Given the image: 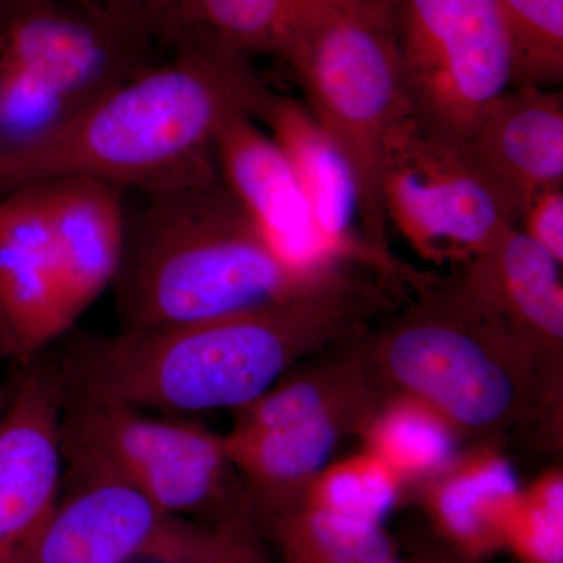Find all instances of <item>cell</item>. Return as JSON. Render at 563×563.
<instances>
[{
    "label": "cell",
    "mask_w": 563,
    "mask_h": 563,
    "mask_svg": "<svg viewBox=\"0 0 563 563\" xmlns=\"http://www.w3.org/2000/svg\"><path fill=\"white\" fill-rule=\"evenodd\" d=\"M306 0H181L169 29L213 36L236 49L276 54L287 40Z\"/></svg>",
    "instance_id": "d6986e66"
},
{
    "label": "cell",
    "mask_w": 563,
    "mask_h": 563,
    "mask_svg": "<svg viewBox=\"0 0 563 563\" xmlns=\"http://www.w3.org/2000/svg\"><path fill=\"white\" fill-rule=\"evenodd\" d=\"M514 47V87L561 88L563 0H498Z\"/></svg>",
    "instance_id": "44dd1931"
},
{
    "label": "cell",
    "mask_w": 563,
    "mask_h": 563,
    "mask_svg": "<svg viewBox=\"0 0 563 563\" xmlns=\"http://www.w3.org/2000/svg\"><path fill=\"white\" fill-rule=\"evenodd\" d=\"M144 195L128 213L113 284L121 331L246 312L317 288L274 255L218 174Z\"/></svg>",
    "instance_id": "7a4b0ae2"
},
{
    "label": "cell",
    "mask_w": 563,
    "mask_h": 563,
    "mask_svg": "<svg viewBox=\"0 0 563 563\" xmlns=\"http://www.w3.org/2000/svg\"><path fill=\"white\" fill-rule=\"evenodd\" d=\"M335 444L328 413L290 428L266 432H236L225 442L229 459L266 485H288L312 476L324 465Z\"/></svg>",
    "instance_id": "ffe728a7"
},
{
    "label": "cell",
    "mask_w": 563,
    "mask_h": 563,
    "mask_svg": "<svg viewBox=\"0 0 563 563\" xmlns=\"http://www.w3.org/2000/svg\"><path fill=\"white\" fill-rule=\"evenodd\" d=\"M60 268L70 325L120 273L128 235L124 190L87 177L38 184Z\"/></svg>",
    "instance_id": "5bb4252c"
},
{
    "label": "cell",
    "mask_w": 563,
    "mask_h": 563,
    "mask_svg": "<svg viewBox=\"0 0 563 563\" xmlns=\"http://www.w3.org/2000/svg\"><path fill=\"white\" fill-rule=\"evenodd\" d=\"M361 187L366 242H385L384 143L412 114L387 0H306L277 52Z\"/></svg>",
    "instance_id": "277c9868"
},
{
    "label": "cell",
    "mask_w": 563,
    "mask_h": 563,
    "mask_svg": "<svg viewBox=\"0 0 563 563\" xmlns=\"http://www.w3.org/2000/svg\"><path fill=\"white\" fill-rule=\"evenodd\" d=\"M504 542L528 563H563V485L550 479L518 499Z\"/></svg>",
    "instance_id": "cb8c5ba5"
},
{
    "label": "cell",
    "mask_w": 563,
    "mask_h": 563,
    "mask_svg": "<svg viewBox=\"0 0 563 563\" xmlns=\"http://www.w3.org/2000/svg\"><path fill=\"white\" fill-rule=\"evenodd\" d=\"M165 62L77 110L46 140L0 157V195L65 177L147 192L218 174L214 141L236 114L255 118L269 90L252 55L192 31Z\"/></svg>",
    "instance_id": "6da1fadb"
},
{
    "label": "cell",
    "mask_w": 563,
    "mask_h": 563,
    "mask_svg": "<svg viewBox=\"0 0 563 563\" xmlns=\"http://www.w3.org/2000/svg\"><path fill=\"white\" fill-rule=\"evenodd\" d=\"M214 165L269 250L292 272L322 277L333 261L314 228L291 163L252 114L231 118L214 141Z\"/></svg>",
    "instance_id": "8fae6325"
},
{
    "label": "cell",
    "mask_w": 563,
    "mask_h": 563,
    "mask_svg": "<svg viewBox=\"0 0 563 563\" xmlns=\"http://www.w3.org/2000/svg\"><path fill=\"white\" fill-rule=\"evenodd\" d=\"M413 117L465 143L514 87V47L498 0H387Z\"/></svg>",
    "instance_id": "5b68a950"
},
{
    "label": "cell",
    "mask_w": 563,
    "mask_h": 563,
    "mask_svg": "<svg viewBox=\"0 0 563 563\" xmlns=\"http://www.w3.org/2000/svg\"><path fill=\"white\" fill-rule=\"evenodd\" d=\"M517 228L563 262V187L533 195L521 209Z\"/></svg>",
    "instance_id": "484cf974"
},
{
    "label": "cell",
    "mask_w": 563,
    "mask_h": 563,
    "mask_svg": "<svg viewBox=\"0 0 563 563\" xmlns=\"http://www.w3.org/2000/svg\"><path fill=\"white\" fill-rule=\"evenodd\" d=\"M384 463L410 473H428L443 468L454 454L450 431L418 409L396 410L385 418L376 437Z\"/></svg>",
    "instance_id": "7402d4cb"
},
{
    "label": "cell",
    "mask_w": 563,
    "mask_h": 563,
    "mask_svg": "<svg viewBox=\"0 0 563 563\" xmlns=\"http://www.w3.org/2000/svg\"><path fill=\"white\" fill-rule=\"evenodd\" d=\"M132 32L151 44L165 46L181 0H102Z\"/></svg>",
    "instance_id": "4316f807"
},
{
    "label": "cell",
    "mask_w": 563,
    "mask_h": 563,
    "mask_svg": "<svg viewBox=\"0 0 563 563\" xmlns=\"http://www.w3.org/2000/svg\"><path fill=\"white\" fill-rule=\"evenodd\" d=\"M152 49L102 0H0V68L76 109L154 63Z\"/></svg>",
    "instance_id": "9c48e42d"
},
{
    "label": "cell",
    "mask_w": 563,
    "mask_h": 563,
    "mask_svg": "<svg viewBox=\"0 0 563 563\" xmlns=\"http://www.w3.org/2000/svg\"><path fill=\"white\" fill-rule=\"evenodd\" d=\"M0 354H2V352H0Z\"/></svg>",
    "instance_id": "4dcf8cb0"
},
{
    "label": "cell",
    "mask_w": 563,
    "mask_h": 563,
    "mask_svg": "<svg viewBox=\"0 0 563 563\" xmlns=\"http://www.w3.org/2000/svg\"><path fill=\"white\" fill-rule=\"evenodd\" d=\"M65 463L107 474L173 517L201 512L221 492L225 442L181 417L69 390L62 421Z\"/></svg>",
    "instance_id": "8992f818"
},
{
    "label": "cell",
    "mask_w": 563,
    "mask_h": 563,
    "mask_svg": "<svg viewBox=\"0 0 563 563\" xmlns=\"http://www.w3.org/2000/svg\"><path fill=\"white\" fill-rule=\"evenodd\" d=\"M255 120L263 122L291 163L309 203L314 228L333 258L361 247L362 198L357 176L302 101L266 91Z\"/></svg>",
    "instance_id": "2e32d148"
},
{
    "label": "cell",
    "mask_w": 563,
    "mask_h": 563,
    "mask_svg": "<svg viewBox=\"0 0 563 563\" xmlns=\"http://www.w3.org/2000/svg\"><path fill=\"white\" fill-rule=\"evenodd\" d=\"M518 499L512 466L498 459L477 463L444 485L437 514L444 531L468 548L504 542Z\"/></svg>",
    "instance_id": "ac0fdd59"
},
{
    "label": "cell",
    "mask_w": 563,
    "mask_h": 563,
    "mask_svg": "<svg viewBox=\"0 0 563 563\" xmlns=\"http://www.w3.org/2000/svg\"><path fill=\"white\" fill-rule=\"evenodd\" d=\"M246 407H250V415L239 432L276 431L324 413L321 393L309 383L288 384L277 390H266Z\"/></svg>",
    "instance_id": "d4e9b609"
},
{
    "label": "cell",
    "mask_w": 563,
    "mask_h": 563,
    "mask_svg": "<svg viewBox=\"0 0 563 563\" xmlns=\"http://www.w3.org/2000/svg\"><path fill=\"white\" fill-rule=\"evenodd\" d=\"M38 184L0 195V352L22 362L69 331Z\"/></svg>",
    "instance_id": "7c38bea8"
},
{
    "label": "cell",
    "mask_w": 563,
    "mask_h": 563,
    "mask_svg": "<svg viewBox=\"0 0 563 563\" xmlns=\"http://www.w3.org/2000/svg\"><path fill=\"white\" fill-rule=\"evenodd\" d=\"M7 401H9V398L3 395L2 388H0V418H2L3 410H5Z\"/></svg>",
    "instance_id": "f1b7e54d"
},
{
    "label": "cell",
    "mask_w": 563,
    "mask_h": 563,
    "mask_svg": "<svg viewBox=\"0 0 563 563\" xmlns=\"http://www.w3.org/2000/svg\"><path fill=\"white\" fill-rule=\"evenodd\" d=\"M420 563H453V562H420Z\"/></svg>",
    "instance_id": "f546056e"
},
{
    "label": "cell",
    "mask_w": 563,
    "mask_h": 563,
    "mask_svg": "<svg viewBox=\"0 0 563 563\" xmlns=\"http://www.w3.org/2000/svg\"><path fill=\"white\" fill-rule=\"evenodd\" d=\"M463 144L517 224L533 195L563 187L562 88L510 87Z\"/></svg>",
    "instance_id": "4fadbf2b"
},
{
    "label": "cell",
    "mask_w": 563,
    "mask_h": 563,
    "mask_svg": "<svg viewBox=\"0 0 563 563\" xmlns=\"http://www.w3.org/2000/svg\"><path fill=\"white\" fill-rule=\"evenodd\" d=\"M380 199L387 224L431 257H477L517 225L465 144L431 131L413 113L385 140Z\"/></svg>",
    "instance_id": "52a82bcc"
},
{
    "label": "cell",
    "mask_w": 563,
    "mask_h": 563,
    "mask_svg": "<svg viewBox=\"0 0 563 563\" xmlns=\"http://www.w3.org/2000/svg\"><path fill=\"white\" fill-rule=\"evenodd\" d=\"M388 361L406 387L463 424H490L512 402L507 373L450 322L426 320L404 329L393 340Z\"/></svg>",
    "instance_id": "9a60e30c"
},
{
    "label": "cell",
    "mask_w": 563,
    "mask_h": 563,
    "mask_svg": "<svg viewBox=\"0 0 563 563\" xmlns=\"http://www.w3.org/2000/svg\"><path fill=\"white\" fill-rule=\"evenodd\" d=\"M73 487L13 563H211L225 533L158 509L128 484L69 465Z\"/></svg>",
    "instance_id": "ba28073f"
},
{
    "label": "cell",
    "mask_w": 563,
    "mask_h": 563,
    "mask_svg": "<svg viewBox=\"0 0 563 563\" xmlns=\"http://www.w3.org/2000/svg\"><path fill=\"white\" fill-rule=\"evenodd\" d=\"M561 265L514 225L477 255L468 295L481 306L501 307L536 331L562 339Z\"/></svg>",
    "instance_id": "e0dca14e"
},
{
    "label": "cell",
    "mask_w": 563,
    "mask_h": 563,
    "mask_svg": "<svg viewBox=\"0 0 563 563\" xmlns=\"http://www.w3.org/2000/svg\"><path fill=\"white\" fill-rule=\"evenodd\" d=\"M25 363L0 418V563L20 558L62 493L68 380L62 361Z\"/></svg>",
    "instance_id": "30bf717a"
},
{
    "label": "cell",
    "mask_w": 563,
    "mask_h": 563,
    "mask_svg": "<svg viewBox=\"0 0 563 563\" xmlns=\"http://www.w3.org/2000/svg\"><path fill=\"white\" fill-rule=\"evenodd\" d=\"M211 563H257L254 555L242 542L239 537L233 536L232 531L225 529V540L222 544L220 554Z\"/></svg>",
    "instance_id": "83f0119b"
},
{
    "label": "cell",
    "mask_w": 563,
    "mask_h": 563,
    "mask_svg": "<svg viewBox=\"0 0 563 563\" xmlns=\"http://www.w3.org/2000/svg\"><path fill=\"white\" fill-rule=\"evenodd\" d=\"M314 314L317 288L246 312L87 339L62 365L69 390L141 410L242 409L273 387Z\"/></svg>",
    "instance_id": "3957f363"
},
{
    "label": "cell",
    "mask_w": 563,
    "mask_h": 563,
    "mask_svg": "<svg viewBox=\"0 0 563 563\" xmlns=\"http://www.w3.org/2000/svg\"><path fill=\"white\" fill-rule=\"evenodd\" d=\"M395 501L390 468L384 462L361 461L340 466L322 483L318 509L380 525Z\"/></svg>",
    "instance_id": "603a6c76"
}]
</instances>
